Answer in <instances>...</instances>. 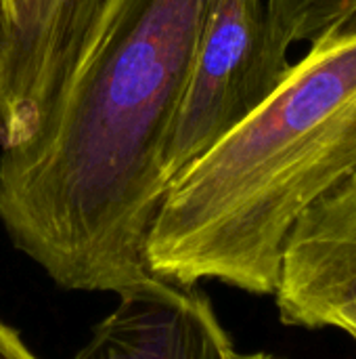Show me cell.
Instances as JSON below:
<instances>
[{
    "instance_id": "cell-1",
    "label": "cell",
    "mask_w": 356,
    "mask_h": 359,
    "mask_svg": "<svg viewBox=\"0 0 356 359\" xmlns=\"http://www.w3.org/2000/svg\"><path fill=\"white\" fill-rule=\"evenodd\" d=\"M210 0H103L42 130L0 154V223L67 290L159 280L147 244L170 189V122Z\"/></svg>"
},
{
    "instance_id": "cell-2",
    "label": "cell",
    "mask_w": 356,
    "mask_h": 359,
    "mask_svg": "<svg viewBox=\"0 0 356 359\" xmlns=\"http://www.w3.org/2000/svg\"><path fill=\"white\" fill-rule=\"evenodd\" d=\"M356 172V19L311 42L241 124L185 168L147 259L170 284L273 294L296 221Z\"/></svg>"
},
{
    "instance_id": "cell-3",
    "label": "cell",
    "mask_w": 356,
    "mask_h": 359,
    "mask_svg": "<svg viewBox=\"0 0 356 359\" xmlns=\"http://www.w3.org/2000/svg\"><path fill=\"white\" fill-rule=\"evenodd\" d=\"M290 67L264 0H210L166 139L170 185L262 105Z\"/></svg>"
},
{
    "instance_id": "cell-4",
    "label": "cell",
    "mask_w": 356,
    "mask_h": 359,
    "mask_svg": "<svg viewBox=\"0 0 356 359\" xmlns=\"http://www.w3.org/2000/svg\"><path fill=\"white\" fill-rule=\"evenodd\" d=\"M273 294L287 326L356 334V172L296 221Z\"/></svg>"
},
{
    "instance_id": "cell-5",
    "label": "cell",
    "mask_w": 356,
    "mask_h": 359,
    "mask_svg": "<svg viewBox=\"0 0 356 359\" xmlns=\"http://www.w3.org/2000/svg\"><path fill=\"white\" fill-rule=\"evenodd\" d=\"M103 0H13L0 84V147L31 141L65 88Z\"/></svg>"
},
{
    "instance_id": "cell-6",
    "label": "cell",
    "mask_w": 356,
    "mask_h": 359,
    "mask_svg": "<svg viewBox=\"0 0 356 359\" xmlns=\"http://www.w3.org/2000/svg\"><path fill=\"white\" fill-rule=\"evenodd\" d=\"M231 347L208 297L153 282L120 294L71 359H225Z\"/></svg>"
},
{
    "instance_id": "cell-7",
    "label": "cell",
    "mask_w": 356,
    "mask_h": 359,
    "mask_svg": "<svg viewBox=\"0 0 356 359\" xmlns=\"http://www.w3.org/2000/svg\"><path fill=\"white\" fill-rule=\"evenodd\" d=\"M264 4L273 40L285 53L356 19V0H264Z\"/></svg>"
},
{
    "instance_id": "cell-8",
    "label": "cell",
    "mask_w": 356,
    "mask_h": 359,
    "mask_svg": "<svg viewBox=\"0 0 356 359\" xmlns=\"http://www.w3.org/2000/svg\"><path fill=\"white\" fill-rule=\"evenodd\" d=\"M0 359H38L21 341V337L0 322Z\"/></svg>"
},
{
    "instance_id": "cell-9",
    "label": "cell",
    "mask_w": 356,
    "mask_h": 359,
    "mask_svg": "<svg viewBox=\"0 0 356 359\" xmlns=\"http://www.w3.org/2000/svg\"><path fill=\"white\" fill-rule=\"evenodd\" d=\"M8 48H10V23H8L6 8L0 0V84L4 78L6 61H8Z\"/></svg>"
},
{
    "instance_id": "cell-10",
    "label": "cell",
    "mask_w": 356,
    "mask_h": 359,
    "mask_svg": "<svg viewBox=\"0 0 356 359\" xmlns=\"http://www.w3.org/2000/svg\"><path fill=\"white\" fill-rule=\"evenodd\" d=\"M225 359H281V358H275V355H269V353H241V351H237L235 347H231V349L227 351V358Z\"/></svg>"
},
{
    "instance_id": "cell-11",
    "label": "cell",
    "mask_w": 356,
    "mask_h": 359,
    "mask_svg": "<svg viewBox=\"0 0 356 359\" xmlns=\"http://www.w3.org/2000/svg\"><path fill=\"white\" fill-rule=\"evenodd\" d=\"M2 4H4V8H6V15L10 13V4H13V0H2Z\"/></svg>"
},
{
    "instance_id": "cell-12",
    "label": "cell",
    "mask_w": 356,
    "mask_h": 359,
    "mask_svg": "<svg viewBox=\"0 0 356 359\" xmlns=\"http://www.w3.org/2000/svg\"><path fill=\"white\" fill-rule=\"evenodd\" d=\"M353 339H355V341H356V334H353Z\"/></svg>"
}]
</instances>
